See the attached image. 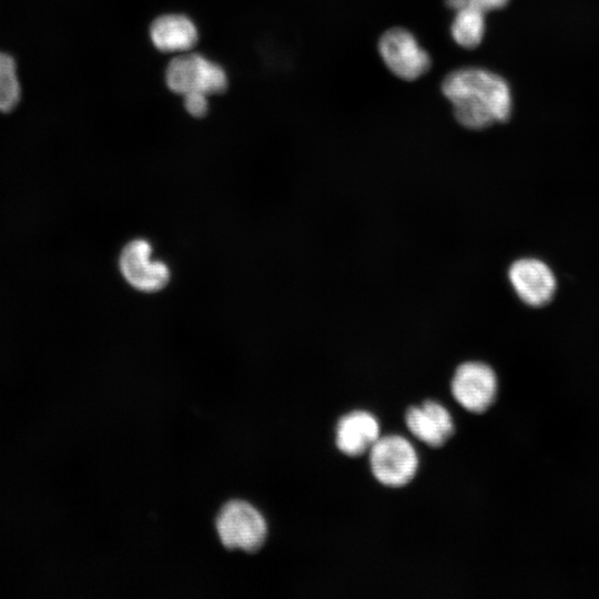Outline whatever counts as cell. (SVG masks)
Returning <instances> with one entry per match:
<instances>
[{"mask_svg": "<svg viewBox=\"0 0 599 599\" xmlns=\"http://www.w3.org/2000/svg\"><path fill=\"white\" fill-rule=\"evenodd\" d=\"M446 1H447V4L455 10H458L465 7L466 4H468V0H446Z\"/></svg>", "mask_w": 599, "mask_h": 599, "instance_id": "cell-16", "label": "cell"}, {"mask_svg": "<svg viewBox=\"0 0 599 599\" xmlns=\"http://www.w3.org/2000/svg\"><path fill=\"white\" fill-rule=\"evenodd\" d=\"M165 81L171 91L185 95L223 93L227 88L225 71L197 53L179 55L170 61Z\"/></svg>", "mask_w": 599, "mask_h": 599, "instance_id": "cell-4", "label": "cell"}, {"mask_svg": "<svg viewBox=\"0 0 599 599\" xmlns=\"http://www.w3.org/2000/svg\"><path fill=\"white\" fill-rule=\"evenodd\" d=\"M451 37L457 44L466 49H474L480 44L486 31L485 12L466 4L456 10L451 23Z\"/></svg>", "mask_w": 599, "mask_h": 599, "instance_id": "cell-12", "label": "cell"}, {"mask_svg": "<svg viewBox=\"0 0 599 599\" xmlns=\"http://www.w3.org/2000/svg\"><path fill=\"white\" fill-rule=\"evenodd\" d=\"M379 437L376 417L365 410H354L338 420L335 443L344 455L358 457L369 451Z\"/></svg>", "mask_w": 599, "mask_h": 599, "instance_id": "cell-10", "label": "cell"}, {"mask_svg": "<svg viewBox=\"0 0 599 599\" xmlns=\"http://www.w3.org/2000/svg\"><path fill=\"white\" fill-rule=\"evenodd\" d=\"M509 0H468V4L487 13L489 11L502 9Z\"/></svg>", "mask_w": 599, "mask_h": 599, "instance_id": "cell-15", "label": "cell"}, {"mask_svg": "<svg viewBox=\"0 0 599 599\" xmlns=\"http://www.w3.org/2000/svg\"><path fill=\"white\" fill-rule=\"evenodd\" d=\"M451 394L470 413H484L495 402L498 380L494 369L481 362L460 364L451 379Z\"/></svg>", "mask_w": 599, "mask_h": 599, "instance_id": "cell-6", "label": "cell"}, {"mask_svg": "<svg viewBox=\"0 0 599 599\" xmlns=\"http://www.w3.org/2000/svg\"><path fill=\"white\" fill-rule=\"evenodd\" d=\"M368 454L374 477L386 487H404L417 473V453L412 443L403 436L379 437Z\"/></svg>", "mask_w": 599, "mask_h": 599, "instance_id": "cell-3", "label": "cell"}, {"mask_svg": "<svg viewBox=\"0 0 599 599\" xmlns=\"http://www.w3.org/2000/svg\"><path fill=\"white\" fill-rule=\"evenodd\" d=\"M122 276L135 290L154 293L164 288L171 272L165 263L152 258V245L144 238L125 244L119 257Z\"/></svg>", "mask_w": 599, "mask_h": 599, "instance_id": "cell-5", "label": "cell"}, {"mask_svg": "<svg viewBox=\"0 0 599 599\" xmlns=\"http://www.w3.org/2000/svg\"><path fill=\"white\" fill-rule=\"evenodd\" d=\"M21 100V84L14 58L0 50V112L13 111Z\"/></svg>", "mask_w": 599, "mask_h": 599, "instance_id": "cell-13", "label": "cell"}, {"mask_svg": "<svg viewBox=\"0 0 599 599\" xmlns=\"http://www.w3.org/2000/svg\"><path fill=\"white\" fill-rule=\"evenodd\" d=\"M441 90L453 104L456 120L468 129H485L510 116V87L501 75L489 70H455L447 74Z\"/></svg>", "mask_w": 599, "mask_h": 599, "instance_id": "cell-1", "label": "cell"}, {"mask_svg": "<svg viewBox=\"0 0 599 599\" xmlns=\"http://www.w3.org/2000/svg\"><path fill=\"white\" fill-rule=\"evenodd\" d=\"M215 527L221 542L229 549L254 552L263 546L267 536L263 515L244 500L226 502L216 517Z\"/></svg>", "mask_w": 599, "mask_h": 599, "instance_id": "cell-2", "label": "cell"}, {"mask_svg": "<svg viewBox=\"0 0 599 599\" xmlns=\"http://www.w3.org/2000/svg\"><path fill=\"white\" fill-rule=\"evenodd\" d=\"M184 97V106L186 111L195 116L202 118L207 113L209 102L205 94L203 93H187Z\"/></svg>", "mask_w": 599, "mask_h": 599, "instance_id": "cell-14", "label": "cell"}, {"mask_svg": "<svg viewBox=\"0 0 599 599\" xmlns=\"http://www.w3.org/2000/svg\"><path fill=\"white\" fill-rule=\"evenodd\" d=\"M378 50L386 67L404 80H415L430 67L428 53L403 28L387 30L379 39Z\"/></svg>", "mask_w": 599, "mask_h": 599, "instance_id": "cell-7", "label": "cell"}, {"mask_svg": "<svg viewBox=\"0 0 599 599\" xmlns=\"http://www.w3.org/2000/svg\"><path fill=\"white\" fill-rule=\"evenodd\" d=\"M509 282L517 296L527 305H546L556 291V277L542 261L524 257L515 261L508 271Z\"/></svg>", "mask_w": 599, "mask_h": 599, "instance_id": "cell-8", "label": "cell"}, {"mask_svg": "<svg viewBox=\"0 0 599 599\" xmlns=\"http://www.w3.org/2000/svg\"><path fill=\"white\" fill-rule=\"evenodd\" d=\"M410 434L430 447H440L455 432L448 409L435 400H426L420 406H412L405 414Z\"/></svg>", "mask_w": 599, "mask_h": 599, "instance_id": "cell-9", "label": "cell"}, {"mask_svg": "<svg viewBox=\"0 0 599 599\" xmlns=\"http://www.w3.org/2000/svg\"><path fill=\"white\" fill-rule=\"evenodd\" d=\"M153 44L162 52L186 51L199 39L194 23L182 14H165L156 18L150 28Z\"/></svg>", "mask_w": 599, "mask_h": 599, "instance_id": "cell-11", "label": "cell"}]
</instances>
